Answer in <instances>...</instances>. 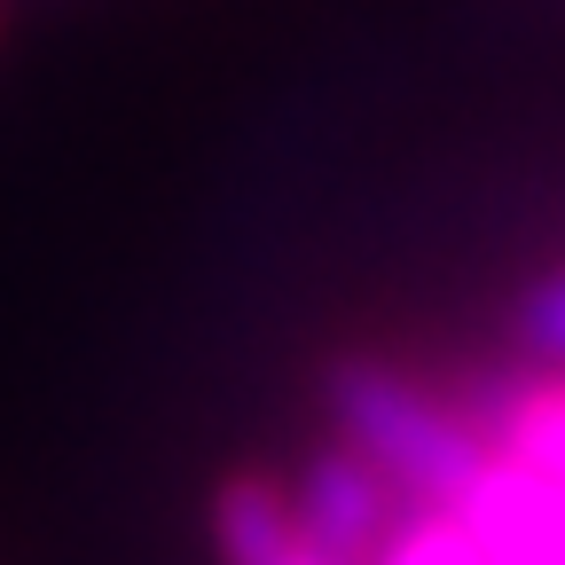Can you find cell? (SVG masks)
<instances>
[{
    "mask_svg": "<svg viewBox=\"0 0 565 565\" xmlns=\"http://www.w3.org/2000/svg\"><path fill=\"white\" fill-rule=\"evenodd\" d=\"M322 401H330L338 440L393 494H408L416 511H463L479 494V479H487V463H494L487 424H471L463 408L433 401L424 385H408L385 362H338Z\"/></svg>",
    "mask_w": 565,
    "mask_h": 565,
    "instance_id": "cell-1",
    "label": "cell"
},
{
    "mask_svg": "<svg viewBox=\"0 0 565 565\" xmlns=\"http://www.w3.org/2000/svg\"><path fill=\"white\" fill-rule=\"evenodd\" d=\"M212 550H221V565H322L307 550V534L291 526V503L259 479L221 487V503H212Z\"/></svg>",
    "mask_w": 565,
    "mask_h": 565,
    "instance_id": "cell-3",
    "label": "cell"
},
{
    "mask_svg": "<svg viewBox=\"0 0 565 565\" xmlns=\"http://www.w3.org/2000/svg\"><path fill=\"white\" fill-rule=\"evenodd\" d=\"M370 565H494V557L479 550V534L456 511H408Z\"/></svg>",
    "mask_w": 565,
    "mask_h": 565,
    "instance_id": "cell-4",
    "label": "cell"
},
{
    "mask_svg": "<svg viewBox=\"0 0 565 565\" xmlns=\"http://www.w3.org/2000/svg\"><path fill=\"white\" fill-rule=\"evenodd\" d=\"M291 526L307 534V550L322 557V565H370L377 550H385V534L401 526V503H393V487L353 456L345 440L338 448H322L299 479H291Z\"/></svg>",
    "mask_w": 565,
    "mask_h": 565,
    "instance_id": "cell-2",
    "label": "cell"
},
{
    "mask_svg": "<svg viewBox=\"0 0 565 565\" xmlns=\"http://www.w3.org/2000/svg\"><path fill=\"white\" fill-rule=\"evenodd\" d=\"M519 338L542 353V362H565V267L542 275L534 291L519 299Z\"/></svg>",
    "mask_w": 565,
    "mask_h": 565,
    "instance_id": "cell-5",
    "label": "cell"
}]
</instances>
